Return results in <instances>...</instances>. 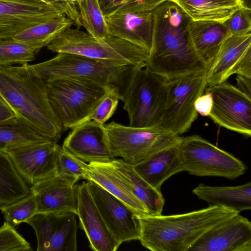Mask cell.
I'll return each mask as SVG.
<instances>
[{"instance_id": "1", "label": "cell", "mask_w": 251, "mask_h": 251, "mask_svg": "<svg viewBox=\"0 0 251 251\" xmlns=\"http://www.w3.org/2000/svg\"><path fill=\"white\" fill-rule=\"evenodd\" d=\"M152 44L146 66L169 81L206 73L189 35L191 19L176 3L168 0L152 11Z\"/></svg>"}, {"instance_id": "2", "label": "cell", "mask_w": 251, "mask_h": 251, "mask_svg": "<svg viewBox=\"0 0 251 251\" xmlns=\"http://www.w3.org/2000/svg\"><path fill=\"white\" fill-rule=\"evenodd\" d=\"M0 96L17 115L58 142L63 131L50 103L46 82L30 65H0Z\"/></svg>"}, {"instance_id": "3", "label": "cell", "mask_w": 251, "mask_h": 251, "mask_svg": "<svg viewBox=\"0 0 251 251\" xmlns=\"http://www.w3.org/2000/svg\"><path fill=\"white\" fill-rule=\"evenodd\" d=\"M236 214L223 207L209 206L181 214L138 216V240L152 251H188L204 232Z\"/></svg>"}, {"instance_id": "4", "label": "cell", "mask_w": 251, "mask_h": 251, "mask_svg": "<svg viewBox=\"0 0 251 251\" xmlns=\"http://www.w3.org/2000/svg\"><path fill=\"white\" fill-rule=\"evenodd\" d=\"M55 53L66 52L121 66L143 67L149 55L146 49L109 34L102 38L69 27L47 46Z\"/></svg>"}, {"instance_id": "5", "label": "cell", "mask_w": 251, "mask_h": 251, "mask_svg": "<svg viewBox=\"0 0 251 251\" xmlns=\"http://www.w3.org/2000/svg\"><path fill=\"white\" fill-rule=\"evenodd\" d=\"M168 82L148 67H134L121 90L120 100L129 118V126L158 125L163 115Z\"/></svg>"}, {"instance_id": "6", "label": "cell", "mask_w": 251, "mask_h": 251, "mask_svg": "<svg viewBox=\"0 0 251 251\" xmlns=\"http://www.w3.org/2000/svg\"><path fill=\"white\" fill-rule=\"evenodd\" d=\"M30 66L33 72L45 81L67 77L104 86H117L121 90L134 68L66 52L57 53L50 60Z\"/></svg>"}, {"instance_id": "7", "label": "cell", "mask_w": 251, "mask_h": 251, "mask_svg": "<svg viewBox=\"0 0 251 251\" xmlns=\"http://www.w3.org/2000/svg\"><path fill=\"white\" fill-rule=\"evenodd\" d=\"M45 82L50 103L63 132L86 121L107 87L67 77Z\"/></svg>"}, {"instance_id": "8", "label": "cell", "mask_w": 251, "mask_h": 251, "mask_svg": "<svg viewBox=\"0 0 251 251\" xmlns=\"http://www.w3.org/2000/svg\"><path fill=\"white\" fill-rule=\"evenodd\" d=\"M103 126L112 155L133 166L164 149L178 145L181 138L158 125L137 127L113 121Z\"/></svg>"}, {"instance_id": "9", "label": "cell", "mask_w": 251, "mask_h": 251, "mask_svg": "<svg viewBox=\"0 0 251 251\" xmlns=\"http://www.w3.org/2000/svg\"><path fill=\"white\" fill-rule=\"evenodd\" d=\"M178 147L183 171L190 175L234 179L247 169L235 156L198 135L181 137Z\"/></svg>"}, {"instance_id": "10", "label": "cell", "mask_w": 251, "mask_h": 251, "mask_svg": "<svg viewBox=\"0 0 251 251\" xmlns=\"http://www.w3.org/2000/svg\"><path fill=\"white\" fill-rule=\"evenodd\" d=\"M206 73L168 81L166 105L158 126L178 135L190 128L198 115L195 102L207 87Z\"/></svg>"}, {"instance_id": "11", "label": "cell", "mask_w": 251, "mask_h": 251, "mask_svg": "<svg viewBox=\"0 0 251 251\" xmlns=\"http://www.w3.org/2000/svg\"><path fill=\"white\" fill-rule=\"evenodd\" d=\"M205 91L213 100L208 117L220 126L250 137L251 98L226 81L208 86Z\"/></svg>"}, {"instance_id": "12", "label": "cell", "mask_w": 251, "mask_h": 251, "mask_svg": "<svg viewBox=\"0 0 251 251\" xmlns=\"http://www.w3.org/2000/svg\"><path fill=\"white\" fill-rule=\"evenodd\" d=\"M93 200L108 230L121 245L138 240V215L129 206L96 183L87 181Z\"/></svg>"}, {"instance_id": "13", "label": "cell", "mask_w": 251, "mask_h": 251, "mask_svg": "<svg viewBox=\"0 0 251 251\" xmlns=\"http://www.w3.org/2000/svg\"><path fill=\"white\" fill-rule=\"evenodd\" d=\"M236 74L251 78V33L230 34L206 73L207 86Z\"/></svg>"}, {"instance_id": "14", "label": "cell", "mask_w": 251, "mask_h": 251, "mask_svg": "<svg viewBox=\"0 0 251 251\" xmlns=\"http://www.w3.org/2000/svg\"><path fill=\"white\" fill-rule=\"evenodd\" d=\"M188 251H251V223L236 214L204 232Z\"/></svg>"}, {"instance_id": "15", "label": "cell", "mask_w": 251, "mask_h": 251, "mask_svg": "<svg viewBox=\"0 0 251 251\" xmlns=\"http://www.w3.org/2000/svg\"><path fill=\"white\" fill-rule=\"evenodd\" d=\"M57 143L49 140L29 144L6 152L24 180L32 185L55 175Z\"/></svg>"}, {"instance_id": "16", "label": "cell", "mask_w": 251, "mask_h": 251, "mask_svg": "<svg viewBox=\"0 0 251 251\" xmlns=\"http://www.w3.org/2000/svg\"><path fill=\"white\" fill-rule=\"evenodd\" d=\"M61 14L39 0H0V39Z\"/></svg>"}, {"instance_id": "17", "label": "cell", "mask_w": 251, "mask_h": 251, "mask_svg": "<svg viewBox=\"0 0 251 251\" xmlns=\"http://www.w3.org/2000/svg\"><path fill=\"white\" fill-rule=\"evenodd\" d=\"M62 148L86 163L111 162L103 125L88 121L71 129Z\"/></svg>"}, {"instance_id": "18", "label": "cell", "mask_w": 251, "mask_h": 251, "mask_svg": "<svg viewBox=\"0 0 251 251\" xmlns=\"http://www.w3.org/2000/svg\"><path fill=\"white\" fill-rule=\"evenodd\" d=\"M77 214L91 250L116 251L120 245L106 227L90 193L87 181L75 185Z\"/></svg>"}, {"instance_id": "19", "label": "cell", "mask_w": 251, "mask_h": 251, "mask_svg": "<svg viewBox=\"0 0 251 251\" xmlns=\"http://www.w3.org/2000/svg\"><path fill=\"white\" fill-rule=\"evenodd\" d=\"M75 177L55 175L37 182L29 188L36 199L37 213L77 214Z\"/></svg>"}, {"instance_id": "20", "label": "cell", "mask_w": 251, "mask_h": 251, "mask_svg": "<svg viewBox=\"0 0 251 251\" xmlns=\"http://www.w3.org/2000/svg\"><path fill=\"white\" fill-rule=\"evenodd\" d=\"M105 20L109 34L150 51L153 29L152 11L110 14Z\"/></svg>"}, {"instance_id": "21", "label": "cell", "mask_w": 251, "mask_h": 251, "mask_svg": "<svg viewBox=\"0 0 251 251\" xmlns=\"http://www.w3.org/2000/svg\"><path fill=\"white\" fill-rule=\"evenodd\" d=\"M87 181H93L129 206L138 216L148 215L144 204L111 162L88 163Z\"/></svg>"}, {"instance_id": "22", "label": "cell", "mask_w": 251, "mask_h": 251, "mask_svg": "<svg viewBox=\"0 0 251 251\" xmlns=\"http://www.w3.org/2000/svg\"><path fill=\"white\" fill-rule=\"evenodd\" d=\"M230 34L223 23L192 20L190 23L189 35L193 47L207 70Z\"/></svg>"}, {"instance_id": "23", "label": "cell", "mask_w": 251, "mask_h": 251, "mask_svg": "<svg viewBox=\"0 0 251 251\" xmlns=\"http://www.w3.org/2000/svg\"><path fill=\"white\" fill-rule=\"evenodd\" d=\"M178 144L164 149L133 165L134 169L150 185L161 191L162 185L167 179L183 171Z\"/></svg>"}, {"instance_id": "24", "label": "cell", "mask_w": 251, "mask_h": 251, "mask_svg": "<svg viewBox=\"0 0 251 251\" xmlns=\"http://www.w3.org/2000/svg\"><path fill=\"white\" fill-rule=\"evenodd\" d=\"M209 206L226 208L239 213L251 208V182L235 186L214 187L200 184L192 191Z\"/></svg>"}, {"instance_id": "25", "label": "cell", "mask_w": 251, "mask_h": 251, "mask_svg": "<svg viewBox=\"0 0 251 251\" xmlns=\"http://www.w3.org/2000/svg\"><path fill=\"white\" fill-rule=\"evenodd\" d=\"M111 163L127 182L134 195L144 204L148 215H161L165 200L161 191L150 185L136 173L133 165L123 159L115 158Z\"/></svg>"}, {"instance_id": "26", "label": "cell", "mask_w": 251, "mask_h": 251, "mask_svg": "<svg viewBox=\"0 0 251 251\" xmlns=\"http://www.w3.org/2000/svg\"><path fill=\"white\" fill-rule=\"evenodd\" d=\"M180 7L194 21L223 23L243 7L238 0H170Z\"/></svg>"}, {"instance_id": "27", "label": "cell", "mask_w": 251, "mask_h": 251, "mask_svg": "<svg viewBox=\"0 0 251 251\" xmlns=\"http://www.w3.org/2000/svg\"><path fill=\"white\" fill-rule=\"evenodd\" d=\"M74 22L64 14L51 18L25 29L13 38L35 50L47 46Z\"/></svg>"}, {"instance_id": "28", "label": "cell", "mask_w": 251, "mask_h": 251, "mask_svg": "<svg viewBox=\"0 0 251 251\" xmlns=\"http://www.w3.org/2000/svg\"><path fill=\"white\" fill-rule=\"evenodd\" d=\"M50 140L18 115L0 122V151Z\"/></svg>"}, {"instance_id": "29", "label": "cell", "mask_w": 251, "mask_h": 251, "mask_svg": "<svg viewBox=\"0 0 251 251\" xmlns=\"http://www.w3.org/2000/svg\"><path fill=\"white\" fill-rule=\"evenodd\" d=\"M29 193L27 183L17 171L8 153L0 151V205L12 203Z\"/></svg>"}, {"instance_id": "30", "label": "cell", "mask_w": 251, "mask_h": 251, "mask_svg": "<svg viewBox=\"0 0 251 251\" xmlns=\"http://www.w3.org/2000/svg\"><path fill=\"white\" fill-rule=\"evenodd\" d=\"M80 25L97 38L109 34L108 27L97 0H77Z\"/></svg>"}, {"instance_id": "31", "label": "cell", "mask_w": 251, "mask_h": 251, "mask_svg": "<svg viewBox=\"0 0 251 251\" xmlns=\"http://www.w3.org/2000/svg\"><path fill=\"white\" fill-rule=\"evenodd\" d=\"M76 214H64L47 251H75L77 250Z\"/></svg>"}, {"instance_id": "32", "label": "cell", "mask_w": 251, "mask_h": 251, "mask_svg": "<svg viewBox=\"0 0 251 251\" xmlns=\"http://www.w3.org/2000/svg\"><path fill=\"white\" fill-rule=\"evenodd\" d=\"M0 210L5 221L14 227L26 222L37 213L35 195L30 192L26 196L12 203L0 205Z\"/></svg>"}, {"instance_id": "33", "label": "cell", "mask_w": 251, "mask_h": 251, "mask_svg": "<svg viewBox=\"0 0 251 251\" xmlns=\"http://www.w3.org/2000/svg\"><path fill=\"white\" fill-rule=\"evenodd\" d=\"M37 53L34 49L13 38L0 39V65H24L32 61Z\"/></svg>"}, {"instance_id": "34", "label": "cell", "mask_w": 251, "mask_h": 251, "mask_svg": "<svg viewBox=\"0 0 251 251\" xmlns=\"http://www.w3.org/2000/svg\"><path fill=\"white\" fill-rule=\"evenodd\" d=\"M121 96V89L117 86H107L103 97L97 103L86 122L93 121L104 125L113 115Z\"/></svg>"}, {"instance_id": "35", "label": "cell", "mask_w": 251, "mask_h": 251, "mask_svg": "<svg viewBox=\"0 0 251 251\" xmlns=\"http://www.w3.org/2000/svg\"><path fill=\"white\" fill-rule=\"evenodd\" d=\"M88 164L58 146L56 160L55 175L87 179Z\"/></svg>"}, {"instance_id": "36", "label": "cell", "mask_w": 251, "mask_h": 251, "mask_svg": "<svg viewBox=\"0 0 251 251\" xmlns=\"http://www.w3.org/2000/svg\"><path fill=\"white\" fill-rule=\"evenodd\" d=\"M30 243L12 226L4 222L0 227V251H32Z\"/></svg>"}, {"instance_id": "37", "label": "cell", "mask_w": 251, "mask_h": 251, "mask_svg": "<svg viewBox=\"0 0 251 251\" xmlns=\"http://www.w3.org/2000/svg\"><path fill=\"white\" fill-rule=\"evenodd\" d=\"M223 24L232 34L251 32V9L244 7L238 9Z\"/></svg>"}, {"instance_id": "38", "label": "cell", "mask_w": 251, "mask_h": 251, "mask_svg": "<svg viewBox=\"0 0 251 251\" xmlns=\"http://www.w3.org/2000/svg\"><path fill=\"white\" fill-rule=\"evenodd\" d=\"M168 0H127L110 14L152 11Z\"/></svg>"}, {"instance_id": "39", "label": "cell", "mask_w": 251, "mask_h": 251, "mask_svg": "<svg viewBox=\"0 0 251 251\" xmlns=\"http://www.w3.org/2000/svg\"><path fill=\"white\" fill-rule=\"evenodd\" d=\"M52 6L65 15L77 25L80 27L78 11L75 2L72 0H39Z\"/></svg>"}, {"instance_id": "40", "label": "cell", "mask_w": 251, "mask_h": 251, "mask_svg": "<svg viewBox=\"0 0 251 251\" xmlns=\"http://www.w3.org/2000/svg\"><path fill=\"white\" fill-rule=\"evenodd\" d=\"M213 97L211 94L205 91L199 96L195 102V108L198 114L204 117L209 116L213 107Z\"/></svg>"}, {"instance_id": "41", "label": "cell", "mask_w": 251, "mask_h": 251, "mask_svg": "<svg viewBox=\"0 0 251 251\" xmlns=\"http://www.w3.org/2000/svg\"><path fill=\"white\" fill-rule=\"evenodd\" d=\"M104 17L111 13L127 0H97Z\"/></svg>"}, {"instance_id": "42", "label": "cell", "mask_w": 251, "mask_h": 251, "mask_svg": "<svg viewBox=\"0 0 251 251\" xmlns=\"http://www.w3.org/2000/svg\"><path fill=\"white\" fill-rule=\"evenodd\" d=\"M16 115L15 111L0 96V122L11 119Z\"/></svg>"}, {"instance_id": "43", "label": "cell", "mask_w": 251, "mask_h": 251, "mask_svg": "<svg viewBox=\"0 0 251 251\" xmlns=\"http://www.w3.org/2000/svg\"><path fill=\"white\" fill-rule=\"evenodd\" d=\"M237 87L242 92L251 98V78L237 75Z\"/></svg>"}, {"instance_id": "44", "label": "cell", "mask_w": 251, "mask_h": 251, "mask_svg": "<svg viewBox=\"0 0 251 251\" xmlns=\"http://www.w3.org/2000/svg\"><path fill=\"white\" fill-rule=\"evenodd\" d=\"M242 6L249 9H251V0H238Z\"/></svg>"}, {"instance_id": "45", "label": "cell", "mask_w": 251, "mask_h": 251, "mask_svg": "<svg viewBox=\"0 0 251 251\" xmlns=\"http://www.w3.org/2000/svg\"><path fill=\"white\" fill-rule=\"evenodd\" d=\"M72 0L75 2L77 0Z\"/></svg>"}]
</instances>
